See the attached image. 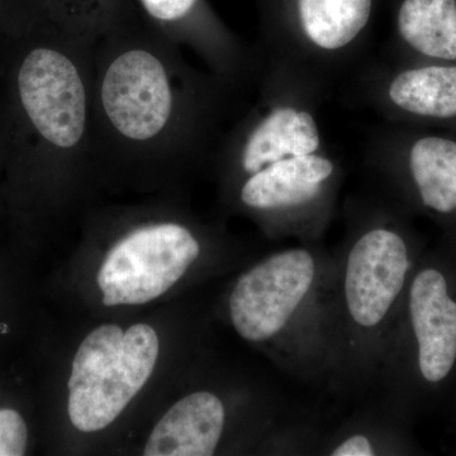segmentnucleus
Here are the masks:
<instances>
[{
  "label": "nucleus",
  "instance_id": "obj_5",
  "mask_svg": "<svg viewBox=\"0 0 456 456\" xmlns=\"http://www.w3.org/2000/svg\"><path fill=\"white\" fill-rule=\"evenodd\" d=\"M160 341L154 327L102 325L80 344L69 378L68 412L82 432L104 430L149 382Z\"/></svg>",
  "mask_w": 456,
  "mask_h": 456
},
{
  "label": "nucleus",
  "instance_id": "obj_8",
  "mask_svg": "<svg viewBox=\"0 0 456 456\" xmlns=\"http://www.w3.org/2000/svg\"><path fill=\"white\" fill-rule=\"evenodd\" d=\"M193 226L178 220L145 222L119 237L97 275L107 307L140 305L164 296L203 254Z\"/></svg>",
  "mask_w": 456,
  "mask_h": 456
},
{
  "label": "nucleus",
  "instance_id": "obj_6",
  "mask_svg": "<svg viewBox=\"0 0 456 456\" xmlns=\"http://www.w3.org/2000/svg\"><path fill=\"white\" fill-rule=\"evenodd\" d=\"M340 182V165L325 150L279 160L230 191L269 235L312 242L329 227Z\"/></svg>",
  "mask_w": 456,
  "mask_h": 456
},
{
  "label": "nucleus",
  "instance_id": "obj_13",
  "mask_svg": "<svg viewBox=\"0 0 456 456\" xmlns=\"http://www.w3.org/2000/svg\"><path fill=\"white\" fill-rule=\"evenodd\" d=\"M398 413L383 402L356 410L349 417L327 428L316 455L388 456L403 452Z\"/></svg>",
  "mask_w": 456,
  "mask_h": 456
},
{
  "label": "nucleus",
  "instance_id": "obj_9",
  "mask_svg": "<svg viewBox=\"0 0 456 456\" xmlns=\"http://www.w3.org/2000/svg\"><path fill=\"white\" fill-rule=\"evenodd\" d=\"M147 22L231 86H241L259 59L213 14L206 0H132Z\"/></svg>",
  "mask_w": 456,
  "mask_h": 456
},
{
  "label": "nucleus",
  "instance_id": "obj_11",
  "mask_svg": "<svg viewBox=\"0 0 456 456\" xmlns=\"http://www.w3.org/2000/svg\"><path fill=\"white\" fill-rule=\"evenodd\" d=\"M230 411L212 389H198L167 411L147 440L146 456H211L221 449Z\"/></svg>",
  "mask_w": 456,
  "mask_h": 456
},
{
  "label": "nucleus",
  "instance_id": "obj_14",
  "mask_svg": "<svg viewBox=\"0 0 456 456\" xmlns=\"http://www.w3.org/2000/svg\"><path fill=\"white\" fill-rule=\"evenodd\" d=\"M395 32L419 55L456 61V0H402Z\"/></svg>",
  "mask_w": 456,
  "mask_h": 456
},
{
  "label": "nucleus",
  "instance_id": "obj_3",
  "mask_svg": "<svg viewBox=\"0 0 456 456\" xmlns=\"http://www.w3.org/2000/svg\"><path fill=\"white\" fill-rule=\"evenodd\" d=\"M335 281V254L312 245L275 251L236 279L228 320L284 373L330 383Z\"/></svg>",
  "mask_w": 456,
  "mask_h": 456
},
{
  "label": "nucleus",
  "instance_id": "obj_4",
  "mask_svg": "<svg viewBox=\"0 0 456 456\" xmlns=\"http://www.w3.org/2000/svg\"><path fill=\"white\" fill-rule=\"evenodd\" d=\"M440 265L417 266L387 341L377 384L402 413L419 386L445 382L456 367V297Z\"/></svg>",
  "mask_w": 456,
  "mask_h": 456
},
{
  "label": "nucleus",
  "instance_id": "obj_12",
  "mask_svg": "<svg viewBox=\"0 0 456 456\" xmlns=\"http://www.w3.org/2000/svg\"><path fill=\"white\" fill-rule=\"evenodd\" d=\"M369 101L384 114L421 118L456 117V65L380 70L369 80Z\"/></svg>",
  "mask_w": 456,
  "mask_h": 456
},
{
  "label": "nucleus",
  "instance_id": "obj_2",
  "mask_svg": "<svg viewBox=\"0 0 456 456\" xmlns=\"http://www.w3.org/2000/svg\"><path fill=\"white\" fill-rule=\"evenodd\" d=\"M336 257L332 370L340 391L377 384L384 350L411 275L415 254L387 202L347 207V231Z\"/></svg>",
  "mask_w": 456,
  "mask_h": 456
},
{
  "label": "nucleus",
  "instance_id": "obj_1",
  "mask_svg": "<svg viewBox=\"0 0 456 456\" xmlns=\"http://www.w3.org/2000/svg\"><path fill=\"white\" fill-rule=\"evenodd\" d=\"M136 5L93 44L92 164L154 171L217 146L231 86Z\"/></svg>",
  "mask_w": 456,
  "mask_h": 456
},
{
  "label": "nucleus",
  "instance_id": "obj_15",
  "mask_svg": "<svg viewBox=\"0 0 456 456\" xmlns=\"http://www.w3.org/2000/svg\"><path fill=\"white\" fill-rule=\"evenodd\" d=\"M134 7L132 0H45V17L84 41L95 42Z\"/></svg>",
  "mask_w": 456,
  "mask_h": 456
},
{
  "label": "nucleus",
  "instance_id": "obj_17",
  "mask_svg": "<svg viewBox=\"0 0 456 456\" xmlns=\"http://www.w3.org/2000/svg\"><path fill=\"white\" fill-rule=\"evenodd\" d=\"M28 428L23 417L12 408L0 410V456H22L27 452Z\"/></svg>",
  "mask_w": 456,
  "mask_h": 456
},
{
  "label": "nucleus",
  "instance_id": "obj_10",
  "mask_svg": "<svg viewBox=\"0 0 456 456\" xmlns=\"http://www.w3.org/2000/svg\"><path fill=\"white\" fill-rule=\"evenodd\" d=\"M370 164L386 184L406 183L428 211L456 213V141L419 137L407 147L403 160L371 150Z\"/></svg>",
  "mask_w": 456,
  "mask_h": 456
},
{
  "label": "nucleus",
  "instance_id": "obj_16",
  "mask_svg": "<svg viewBox=\"0 0 456 456\" xmlns=\"http://www.w3.org/2000/svg\"><path fill=\"white\" fill-rule=\"evenodd\" d=\"M45 18V0H0V31L23 35Z\"/></svg>",
  "mask_w": 456,
  "mask_h": 456
},
{
  "label": "nucleus",
  "instance_id": "obj_7",
  "mask_svg": "<svg viewBox=\"0 0 456 456\" xmlns=\"http://www.w3.org/2000/svg\"><path fill=\"white\" fill-rule=\"evenodd\" d=\"M373 9L374 0H293L289 20L264 35L259 61L325 88L364 46Z\"/></svg>",
  "mask_w": 456,
  "mask_h": 456
}]
</instances>
